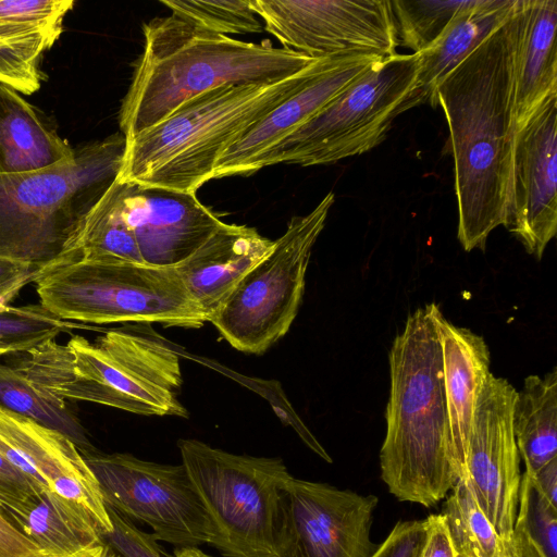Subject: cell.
<instances>
[{"label": "cell", "mask_w": 557, "mask_h": 557, "mask_svg": "<svg viewBox=\"0 0 557 557\" xmlns=\"http://www.w3.org/2000/svg\"><path fill=\"white\" fill-rule=\"evenodd\" d=\"M37 63L0 40V84L25 95L37 91L41 81Z\"/></svg>", "instance_id": "e575fe53"}, {"label": "cell", "mask_w": 557, "mask_h": 557, "mask_svg": "<svg viewBox=\"0 0 557 557\" xmlns=\"http://www.w3.org/2000/svg\"><path fill=\"white\" fill-rule=\"evenodd\" d=\"M384 58L346 54L323 58L312 77L233 143L216 162L214 178L250 175L272 149L313 117L354 81Z\"/></svg>", "instance_id": "ac0fdd59"}, {"label": "cell", "mask_w": 557, "mask_h": 557, "mask_svg": "<svg viewBox=\"0 0 557 557\" xmlns=\"http://www.w3.org/2000/svg\"><path fill=\"white\" fill-rule=\"evenodd\" d=\"M530 476L541 493L557 507V457Z\"/></svg>", "instance_id": "b9f144b4"}, {"label": "cell", "mask_w": 557, "mask_h": 557, "mask_svg": "<svg viewBox=\"0 0 557 557\" xmlns=\"http://www.w3.org/2000/svg\"><path fill=\"white\" fill-rule=\"evenodd\" d=\"M143 34L144 49L119 113L125 138L202 92L224 85L275 83L318 60L212 33L172 13L145 23Z\"/></svg>", "instance_id": "7a4b0ae2"}, {"label": "cell", "mask_w": 557, "mask_h": 557, "mask_svg": "<svg viewBox=\"0 0 557 557\" xmlns=\"http://www.w3.org/2000/svg\"><path fill=\"white\" fill-rule=\"evenodd\" d=\"M419 557H456L441 513L426 518V536Z\"/></svg>", "instance_id": "ab89813d"}, {"label": "cell", "mask_w": 557, "mask_h": 557, "mask_svg": "<svg viewBox=\"0 0 557 557\" xmlns=\"http://www.w3.org/2000/svg\"><path fill=\"white\" fill-rule=\"evenodd\" d=\"M4 515L48 556H69L102 544L101 534L57 495L42 491Z\"/></svg>", "instance_id": "cb8c5ba5"}, {"label": "cell", "mask_w": 557, "mask_h": 557, "mask_svg": "<svg viewBox=\"0 0 557 557\" xmlns=\"http://www.w3.org/2000/svg\"><path fill=\"white\" fill-rule=\"evenodd\" d=\"M40 305L78 323H161L200 327L205 315L175 268L133 262H75L39 277Z\"/></svg>", "instance_id": "ba28073f"}, {"label": "cell", "mask_w": 557, "mask_h": 557, "mask_svg": "<svg viewBox=\"0 0 557 557\" xmlns=\"http://www.w3.org/2000/svg\"><path fill=\"white\" fill-rule=\"evenodd\" d=\"M470 0H392L398 45L413 53L430 49Z\"/></svg>", "instance_id": "f546056e"}, {"label": "cell", "mask_w": 557, "mask_h": 557, "mask_svg": "<svg viewBox=\"0 0 557 557\" xmlns=\"http://www.w3.org/2000/svg\"><path fill=\"white\" fill-rule=\"evenodd\" d=\"M0 454L39 491H47L87 519L103 536L112 523L98 482L65 435L0 407Z\"/></svg>", "instance_id": "9a60e30c"}, {"label": "cell", "mask_w": 557, "mask_h": 557, "mask_svg": "<svg viewBox=\"0 0 557 557\" xmlns=\"http://www.w3.org/2000/svg\"><path fill=\"white\" fill-rule=\"evenodd\" d=\"M175 14L200 27L221 35L250 34L262 30V25L250 7V1L162 0Z\"/></svg>", "instance_id": "1f68e13d"}, {"label": "cell", "mask_w": 557, "mask_h": 557, "mask_svg": "<svg viewBox=\"0 0 557 557\" xmlns=\"http://www.w3.org/2000/svg\"><path fill=\"white\" fill-rule=\"evenodd\" d=\"M107 507V506H106ZM112 530L102 540L121 557H166L152 534L139 530L127 518L107 507Z\"/></svg>", "instance_id": "836d02e7"}, {"label": "cell", "mask_w": 557, "mask_h": 557, "mask_svg": "<svg viewBox=\"0 0 557 557\" xmlns=\"http://www.w3.org/2000/svg\"><path fill=\"white\" fill-rule=\"evenodd\" d=\"M274 240L255 227L223 223L194 253L174 267L209 321L239 281L265 256Z\"/></svg>", "instance_id": "ffe728a7"}, {"label": "cell", "mask_w": 557, "mask_h": 557, "mask_svg": "<svg viewBox=\"0 0 557 557\" xmlns=\"http://www.w3.org/2000/svg\"><path fill=\"white\" fill-rule=\"evenodd\" d=\"M115 552L106 543L69 556H42V557H115Z\"/></svg>", "instance_id": "7bdbcfd3"}, {"label": "cell", "mask_w": 557, "mask_h": 557, "mask_svg": "<svg viewBox=\"0 0 557 557\" xmlns=\"http://www.w3.org/2000/svg\"><path fill=\"white\" fill-rule=\"evenodd\" d=\"M557 96L516 131L507 219L528 253L541 259L557 232Z\"/></svg>", "instance_id": "2e32d148"}, {"label": "cell", "mask_w": 557, "mask_h": 557, "mask_svg": "<svg viewBox=\"0 0 557 557\" xmlns=\"http://www.w3.org/2000/svg\"><path fill=\"white\" fill-rule=\"evenodd\" d=\"M512 425L525 472L533 474L557 457V369L529 375L517 392Z\"/></svg>", "instance_id": "d4e9b609"}, {"label": "cell", "mask_w": 557, "mask_h": 557, "mask_svg": "<svg viewBox=\"0 0 557 557\" xmlns=\"http://www.w3.org/2000/svg\"><path fill=\"white\" fill-rule=\"evenodd\" d=\"M512 15L437 85L430 101L442 108L449 129L458 239L466 251L483 249L507 219L516 134Z\"/></svg>", "instance_id": "6da1fadb"}, {"label": "cell", "mask_w": 557, "mask_h": 557, "mask_svg": "<svg viewBox=\"0 0 557 557\" xmlns=\"http://www.w3.org/2000/svg\"><path fill=\"white\" fill-rule=\"evenodd\" d=\"M83 456L107 507L147 524L156 540L176 548L213 545L214 527L182 463H157L122 453Z\"/></svg>", "instance_id": "8fae6325"}, {"label": "cell", "mask_w": 557, "mask_h": 557, "mask_svg": "<svg viewBox=\"0 0 557 557\" xmlns=\"http://www.w3.org/2000/svg\"><path fill=\"white\" fill-rule=\"evenodd\" d=\"M419 53H396L373 64L258 163L301 166L362 154L386 137L394 119L412 108Z\"/></svg>", "instance_id": "9c48e42d"}, {"label": "cell", "mask_w": 557, "mask_h": 557, "mask_svg": "<svg viewBox=\"0 0 557 557\" xmlns=\"http://www.w3.org/2000/svg\"><path fill=\"white\" fill-rule=\"evenodd\" d=\"M516 520L521 522L544 557H557V507L525 471L521 473Z\"/></svg>", "instance_id": "d6a6232c"}, {"label": "cell", "mask_w": 557, "mask_h": 557, "mask_svg": "<svg viewBox=\"0 0 557 557\" xmlns=\"http://www.w3.org/2000/svg\"><path fill=\"white\" fill-rule=\"evenodd\" d=\"M174 557H212L198 547L175 548Z\"/></svg>", "instance_id": "ee69618b"}, {"label": "cell", "mask_w": 557, "mask_h": 557, "mask_svg": "<svg viewBox=\"0 0 557 557\" xmlns=\"http://www.w3.org/2000/svg\"><path fill=\"white\" fill-rule=\"evenodd\" d=\"M374 495L296 479L283 485V557H371Z\"/></svg>", "instance_id": "5bb4252c"}, {"label": "cell", "mask_w": 557, "mask_h": 557, "mask_svg": "<svg viewBox=\"0 0 557 557\" xmlns=\"http://www.w3.org/2000/svg\"><path fill=\"white\" fill-rule=\"evenodd\" d=\"M556 32V0H518L511 32L516 131L557 96Z\"/></svg>", "instance_id": "d6986e66"}, {"label": "cell", "mask_w": 557, "mask_h": 557, "mask_svg": "<svg viewBox=\"0 0 557 557\" xmlns=\"http://www.w3.org/2000/svg\"><path fill=\"white\" fill-rule=\"evenodd\" d=\"M8 354H15L14 349L0 342V357Z\"/></svg>", "instance_id": "f6af8a7d"}, {"label": "cell", "mask_w": 557, "mask_h": 557, "mask_svg": "<svg viewBox=\"0 0 557 557\" xmlns=\"http://www.w3.org/2000/svg\"><path fill=\"white\" fill-rule=\"evenodd\" d=\"M40 492L29 478L0 454V506L17 508Z\"/></svg>", "instance_id": "8d00e7d4"}, {"label": "cell", "mask_w": 557, "mask_h": 557, "mask_svg": "<svg viewBox=\"0 0 557 557\" xmlns=\"http://www.w3.org/2000/svg\"><path fill=\"white\" fill-rule=\"evenodd\" d=\"M431 302L410 313L388 355L391 388L381 476L401 502L431 507L459 478L443 385L435 312Z\"/></svg>", "instance_id": "3957f363"}, {"label": "cell", "mask_w": 557, "mask_h": 557, "mask_svg": "<svg viewBox=\"0 0 557 557\" xmlns=\"http://www.w3.org/2000/svg\"><path fill=\"white\" fill-rule=\"evenodd\" d=\"M90 329L50 313L40 304L14 307L0 304V342L17 352L53 341L60 333Z\"/></svg>", "instance_id": "4dcf8cb0"}, {"label": "cell", "mask_w": 557, "mask_h": 557, "mask_svg": "<svg viewBox=\"0 0 557 557\" xmlns=\"http://www.w3.org/2000/svg\"><path fill=\"white\" fill-rule=\"evenodd\" d=\"M426 536V519L398 521L371 557H419Z\"/></svg>", "instance_id": "d590c367"}, {"label": "cell", "mask_w": 557, "mask_h": 557, "mask_svg": "<svg viewBox=\"0 0 557 557\" xmlns=\"http://www.w3.org/2000/svg\"><path fill=\"white\" fill-rule=\"evenodd\" d=\"M73 0H0V40L38 61L62 33Z\"/></svg>", "instance_id": "83f0119b"}, {"label": "cell", "mask_w": 557, "mask_h": 557, "mask_svg": "<svg viewBox=\"0 0 557 557\" xmlns=\"http://www.w3.org/2000/svg\"><path fill=\"white\" fill-rule=\"evenodd\" d=\"M516 396L506 379L491 373L479 396L462 474L503 542L513 532L521 482L512 425Z\"/></svg>", "instance_id": "4fadbf2b"}, {"label": "cell", "mask_w": 557, "mask_h": 557, "mask_svg": "<svg viewBox=\"0 0 557 557\" xmlns=\"http://www.w3.org/2000/svg\"><path fill=\"white\" fill-rule=\"evenodd\" d=\"M334 201L330 191L309 213L294 216L270 253L211 317L209 322L235 349L259 355L288 332L301 304L313 245Z\"/></svg>", "instance_id": "30bf717a"}, {"label": "cell", "mask_w": 557, "mask_h": 557, "mask_svg": "<svg viewBox=\"0 0 557 557\" xmlns=\"http://www.w3.org/2000/svg\"><path fill=\"white\" fill-rule=\"evenodd\" d=\"M518 0H470L441 38L419 53L412 107L429 102L437 85L513 14Z\"/></svg>", "instance_id": "7402d4cb"}, {"label": "cell", "mask_w": 557, "mask_h": 557, "mask_svg": "<svg viewBox=\"0 0 557 557\" xmlns=\"http://www.w3.org/2000/svg\"><path fill=\"white\" fill-rule=\"evenodd\" d=\"M39 269L22 261L0 258V304L10 305L23 287L35 283Z\"/></svg>", "instance_id": "74e56055"}, {"label": "cell", "mask_w": 557, "mask_h": 557, "mask_svg": "<svg viewBox=\"0 0 557 557\" xmlns=\"http://www.w3.org/2000/svg\"><path fill=\"white\" fill-rule=\"evenodd\" d=\"M13 368L61 399L90 401L145 416H188L178 400L177 352L161 338L134 331H107L95 343L73 335L17 352Z\"/></svg>", "instance_id": "5b68a950"}, {"label": "cell", "mask_w": 557, "mask_h": 557, "mask_svg": "<svg viewBox=\"0 0 557 557\" xmlns=\"http://www.w3.org/2000/svg\"><path fill=\"white\" fill-rule=\"evenodd\" d=\"M186 469L215 530L224 557H283V485L290 475L281 458L236 455L198 440L177 442Z\"/></svg>", "instance_id": "52a82bcc"}, {"label": "cell", "mask_w": 557, "mask_h": 557, "mask_svg": "<svg viewBox=\"0 0 557 557\" xmlns=\"http://www.w3.org/2000/svg\"><path fill=\"white\" fill-rule=\"evenodd\" d=\"M497 557H544V555L527 534L521 522L516 520L512 535L508 541L503 542Z\"/></svg>", "instance_id": "60d3db41"}, {"label": "cell", "mask_w": 557, "mask_h": 557, "mask_svg": "<svg viewBox=\"0 0 557 557\" xmlns=\"http://www.w3.org/2000/svg\"><path fill=\"white\" fill-rule=\"evenodd\" d=\"M124 150L119 133L79 148L67 162L0 172V258L29 263L39 269L38 278L44 275L117 178Z\"/></svg>", "instance_id": "8992f818"}, {"label": "cell", "mask_w": 557, "mask_h": 557, "mask_svg": "<svg viewBox=\"0 0 557 557\" xmlns=\"http://www.w3.org/2000/svg\"><path fill=\"white\" fill-rule=\"evenodd\" d=\"M121 215L146 264L174 268L224 223L196 193L114 181Z\"/></svg>", "instance_id": "e0dca14e"}, {"label": "cell", "mask_w": 557, "mask_h": 557, "mask_svg": "<svg viewBox=\"0 0 557 557\" xmlns=\"http://www.w3.org/2000/svg\"><path fill=\"white\" fill-rule=\"evenodd\" d=\"M323 58L270 84L224 85L195 96L156 125L125 138L117 181L196 193L252 124L300 89Z\"/></svg>", "instance_id": "277c9868"}, {"label": "cell", "mask_w": 557, "mask_h": 557, "mask_svg": "<svg viewBox=\"0 0 557 557\" xmlns=\"http://www.w3.org/2000/svg\"><path fill=\"white\" fill-rule=\"evenodd\" d=\"M115 557H121L120 555H115Z\"/></svg>", "instance_id": "bcb514c9"}, {"label": "cell", "mask_w": 557, "mask_h": 557, "mask_svg": "<svg viewBox=\"0 0 557 557\" xmlns=\"http://www.w3.org/2000/svg\"><path fill=\"white\" fill-rule=\"evenodd\" d=\"M0 407L69 437L84 455L90 443L65 400L37 387L22 372L0 363Z\"/></svg>", "instance_id": "4316f807"}, {"label": "cell", "mask_w": 557, "mask_h": 557, "mask_svg": "<svg viewBox=\"0 0 557 557\" xmlns=\"http://www.w3.org/2000/svg\"><path fill=\"white\" fill-rule=\"evenodd\" d=\"M39 549L2 511L0 507V557H42Z\"/></svg>", "instance_id": "f35d334b"}, {"label": "cell", "mask_w": 557, "mask_h": 557, "mask_svg": "<svg viewBox=\"0 0 557 557\" xmlns=\"http://www.w3.org/2000/svg\"><path fill=\"white\" fill-rule=\"evenodd\" d=\"M441 515L456 557H497L503 541L484 515L466 475H460Z\"/></svg>", "instance_id": "f1b7e54d"}, {"label": "cell", "mask_w": 557, "mask_h": 557, "mask_svg": "<svg viewBox=\"0 0 557 557\" xmlns=\"http://www.w3.org/2000/svg\"><path fill=\"white\" fill-rule=\"evenodd\" d=\"M283 48L319 59L396 54L397 29L389 0H249Z\"/></svg>", "instance_id": "7c38bea8"}, {"label": "cell", "mask_w": 557, "mask_h": 557, "mask_svg": "<svg viewBox=\"0 0 557 557\" xmlns=\"http://www.w3.org/2000/svg\"><path fill=\"white\" fill-rule=\"evenodd\" d=\"M75 154L16 90L0 84V172H36Z\"/></svg>", "instance_id": "603a6c76"}, {"label": "cell", "mask_w": 557, "mask_h": 557, "mask_svg": "<svg viewBox=\"0 0 557 557\" xmlns=\"http://www.w3.org/2000/svg\"><path fill=\"white\" fill-rule=\"evenodd\" d=\"M435 322L453 454L460 476L465 472L466 451L479 396L491 375V356L482 336L450 323L440 307L435 312Z\"/></svg>", "instance_id": "44dd1931"}, {"label": "cell", "mask_w": 557, "mask_h": 557, "mask_svg": "<svg viewBox=\"0 0 557 557\" xmlns=\"http://www.w3.org/2000/svg\"><path fill=\"white\" fill-rule=\"evenodd\" d=\"M75 262L145 263L136 238L121 215L113 184L89 211L73 240L46 273Z\"/></svg>", "instance_id": "484cf974"}]
</instances>
